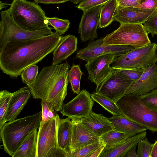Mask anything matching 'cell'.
<instances>
[{
    "instance_id": "obj_16",
    "label": "cell",
    "mask_w": 157,
    "mask_h": 157,
    "mask_svg": "<svg viewBox=\"0 0 157 157\" xmlns=\"http://www.w3.org/2000/svg\"><path fill=\"white\" fill-rule=\"evenodd\" d=\"M156 89L157 65L155 64L145 69L140 78L131 86L125 94L140 96Z\"/></svg>"
},
{
    "instance_id": "obj_34",
    "label": "cell",
    "mask_w": 157,
    "mask_h": 157,
    "mask_svg": "<svg viewBox=\"0 0 157 157\" xmlns=\"http://www.w3.org/2000/svg\"><path fill=\"white\" fill-rule=\"evenodd\" d=\"M144 103L150 108L157 111V89L140 96Z\"/></svg>"
},
{
    "instance_id": "obj_35",
    "label": "cell",
    "mask_w": 157,
    "mask_h": 157,
    "mask_svg": "<svg viewBox=\"0 0 157 157\" xmlns=\"http://www.w3.org/2000/svg\"><path fill=\"white\" fill-rule=\"evenodd\" d=\"M116 69L117 71L128 79L135 82L141 76L145 69Z\"/></svg>"
},
{
    "instance_id": "obj_11",
    "label": "cell",
    "mask_w": 157,
    "mask_h": 157,
    "mask_svg": "<svg viewBox=\"0 0 157 157\" xmlns=\"http://www.w3.org/2000/svg\"><path fill=\"white\" fill-rule=\"evenodd\" d=\"M109 77L96 88V92L116 102L124 95L134 82L120 73L116 69Z\"/></svg>"
},
{
    "instance_id": "obj_14",
    "label": "cell",
    "mask_w": 157,
    "mask_h": 157,
    "mask_svg": "<svg viewBox=\"0 0 157 157\" xmlns=\"http://www.w3.org/2000/svg\"><path fill=\"white\" fill-rule=\"evenodd\" d=\"M104 4L83 11L78 29V33L83 42L98 37L97 29L99 25L101 9Z\"/></svg>"
},
{
    "instance_id": "obj_45",
    "label": "cell",
    "mask_w": 157,
    "mask_h": 157,
    "mask_svg": "<svg viewBox=\"0 0 157 157\" xmlns=\"http://www.w3.org/2000/svg\"><path fill=\"white\" fill-rule=\"evenodd\" d=\"M7 5H10L6 2H3L2 1L0 2V10L6 7V6Z\"/></svg>"
},
{
    "instance_id": "obj_2",
    "label": "cell",
    "mask_w": 157,
    "mask_h": 157,
    "mask_svg": "<svg viewBox=\"0 0 157 157\" xmlns=\"http://www.w3.org/2000/svg\"><path fill=\"white\" fill-rule=\"evenodd\" d=\"M70 65L66 62L44 67L33 84L27 85L33 97L45 100L56 111H60L67 94Z\"/></svg>"
},
{
    "instance_id": "obj_3",
    "label": "cell",
    "mask_w": 157,
    "mask_h": 157,
    "mask_svg": "<svg viewBox=\"0 0 157 157\" xmlns=\"http://www.w3.org/2000/svg\"><path fill=\"white\" fill-rule=\"evenodd\" d=\"M41 111L6 123L0 129L4 151L13 156L23 141L34 130L39 129Z\"/></svg>"
},
{
    "instance_id": "obj_20",
    "label": "cell",
    "mask_w": 157,
    "mask_h": 157,
    "mask_svg": "<svg viewBox=\"0 0 157 157\" xmlns=\"http://www.w3.org/2000/svg\"><path fill=\"white\" fill-rule=\"evenodd\" d=\"M81 123L95 135L100 137L103 134L114 129L111 122L102 114L92 111L87 116L80 119Z\"/></svg>"
},
{
    "instance_id": "obj_26",
    "label": "cell",
    "mask_w": 157,
    "mask_h": 157,
    "mask_svg": "<svg viewBox=\"0 0 157 157\" xmlns=\"http://www.w3.org/2000/svg\"><path fill=\"white\" fill-rule=\"evenodd\" d=\"M91 97L94 101L99 104L113 115H122L116 103L112 100L97 92L92 94Z\"/></svg>"
},
{
    "instance_id": "obj_42",
    "label": "cell",
    "mask_w": 157,
    "mask_h": 157,
    "mask_svg": "<svg viewBox=\"0 0 157 157\" xmlns=\"http://www.w3.org/2000/svg\"><path fill=\"white\" fill-rule=\"evenodd\" d=\"M105 146V145L103 143V144L97 150L89 155L88 157H100Z\"/></svg>"
},
{
    "instance_id": "obj_38",
    "label": "cell",
    "mask_w": 157,
    "mask_h": 157,
    "mask_svg": "<svg viewBox=\"0 0 157 157\" xmlns=\"http://www.w3.org/2000/svg\"><path fill=\"white\" fill-rule=\"evenodd\" d=\"M41 105L42 107L41 119L39 129L41 128L45 123L51 120L49 117L48 113L50 109H53L50 108L43 99H41Z\"/></svg>"
},
{
    "instance_id": "obj_10",
    "label": "cell",
    "mask_w": 157,
    "mask_h": 157,
    "mask_svg": "<svg viewBox=\"0 0 157 157\" xmlns=\"http://www.w3.org/2000/svg\"><path fill=\"white\" fill-rule=\"evenodd\" d=\"M118 56L113 53L103 55L91 59L85 65L88 79L96 84V88L115 71L110 65Z\"/></svg>"
},
{
    "instance_id": "obj_27",
    "label": "cell",
    "mask_w": 157,
    "mask_h": 157,
    "mask_svg": "<svg viewBox=\"0 0 157 157\" xmlns=\"http://www.w3.org/2000/svg\"><path fill=\"white\" fill-rule=\"evenodd\" d=\"M131 137L128 135L113 129L103 134L100 137V141L109 146L121 142Z\"/></svg>"
},
{
    "instance_id": "obj_18",
    "label": "cell",
    "mask_w": 157,
    "mask_h": 157,
    "mask_svg": "<svg viewBox=\"0 0 157 157\" xmlns=\"http://www.w3.org/2000/svg\"><path fill=\"white\" fill-rule=\"evenodd\" d=\"M31 92L28 87L20 88L12 93L5 117V121L15 120L30 98Z\"/></svg>"
},
{
    "instance_id": "obj_9",
    "label": "cell",
    "mask_w": 157,
    "mask_h": 157,
    "mask_svg": "<svg viewBox=\"0 0 157 157\" xmlns=\"http://www.w3.org/2000/svg\"><path fill=\"white\" fill-rule=\"evenodd\" d=\"M57 115L45 123L39 129L36 157H68L67 153L58 147L57 136Z\"/></svg>"
},
{
    "instance_id": "obj_41",
    "label": "cell",
    "mask_w": 157,
    "mask_h": 157,
    "mask_svg": "<svg viewBox=\"0 0 157 157\" xmlns=\"http://www.w3.org/2000/svg\"><path fill=\"white\" fill-rule=\"evenodd\" d=\"M37 3H42L45 4H59L63 3L70 0H33Z\"/></svg>"
},
{
    "instance_id": "obj_21",
    "label": "cell",
    "mask_w": 157,
    "mask_h": 157,
    "mask_svg": "<svg viewBox=\"0 0 157 157\" xmlns=\"http://www.w3.org/2000/svg\"><path fill=\"white\" fill-rule=\"evenodd\" d=\"M78 39L74 35L69 34L62 37L57 47L53 52L52 65H58L76 51Z\"/></svg>"
},
{
    "instance_id": "obj_44",
    "label": "cell",
    "mask_w": 157,
    "mask_h": 157,
    "mask_svg": "<svg viewBox=\"0 0 157 157\" xmlns=\"http://www.w3.org/2000/svg\"><path fill=\"white\" fill-rule=\"evenodd\" d=\"M151 157H157V140L155 141V143L153 144Z\"/></svg>"
},
{
    "instance_id": "obj_15",
    "label": "cell",
    "mask_w": 157,
    "mask_h": 157,
    "mask_svg": "<svg viewBox=\"0 0 157 157\" xmlns=\"http://www.w3.org/2000/svg\"><path fill=\"white\" fill-rule=\"evenodd\" d=\"M157 9H146L133 7L117 6L114 13V20L120 24H143Z\"/></svg>"
},
{
    "instance_id": "obj_40",
    "label": "cell",
    "mask_w": 157,
    "mask_h": 157,
    "mask_svg": "<svg viewBox=\"0 0 157 157\" xmlns=\"http://www.w3.org/2000/svg\"><path fill=\"white\" fill-rule=\"evenodd\" d=\"M117 6L135 7L139 5L142 0H116Z\"/></svg>"
},
{
    "instance_id": "obj_39",
    "label": "cell",
    "mask_w": 157,
    "mask_h": 157,
    "mask_svg": "<svg viewBox=\"0 0 157 157\" xmlns=\"http://www.w3.org/2000/svg\"><path fill=\"white\" fill-rule=\"evenodd\" d=\"M136 7L146 9L157 8V0H142Z\"/></svg>"
},
{
    "instance_id": "obj_22",
    "label": "cell",
    "mask_w": 157,
    "mask_h": 157,
    "mask_svg": "<svg viewBox=\"0 0 157 157\" xmlns=\"http://www.w3.org/2000/svg\"><path fill=\"white\" fill-rule=\"evenodd\" d=\"M72 123L71 117L60 119L57 115V141L58 147L66 151L70 157L71 153V145Z\"/></svg>"
},
{
    "instance_id": "obj_36",
    "label": "cell",
    "mask_w": 157,
    "mask_h": 157,
    "mask_svg": "<svg viewBox=\"0 0 157 157\" xmlns=\"http://www.w3.org/2000/svg\"><path fill=\"white\" fill-rule=\"evenodd\" d=\"M143 24L147 33H150L152 37L157 35V9Z\"/></svg>"
},
{
    "instance_id": "obj_46",
    "label": "cell",
    "mask_w": 157,
    "mask_h": 157,
    "mask_svg": "<svg viewBox=\"0 0 157 157\" xmlns=\"http://www.w3.org/2000/svg\"><path fill=\"white\" fill-rule=\"evenodd\" d=\"M83 0H70L71 2L75 5L79 4Z\"/></svg>"
},
{
    "instance_id": "obj_31",
    "label": "cell",
    "mask_w": 157,
    "mask_h": 157,
    "mask_svg": "<svg viewBox=\"0 0 157 157\" xmlns=\"http://www.w3.org/2000/svg\"><path fill=\"white\" fill-rule=\"evenodd\" d=\"M103 144L99 141L76 149L71 152L70 157H88Z\"/></svg>"
},
{
    "instance_id": "obj_1",
    "label": "cell",
    "mask_w": 157,
    "mask_h": 157,
    "mask_svg": "<svg viewBox=\"0 0 157 157\" xmlns=\"http://www.w3.org/2000/svg\"><path fill=\"white\" fill-rule=\"evenodd\" d=\"M62 37L55 32L38 38L7 42L0 49L1 70L11 78H17L25 68L53 52Z\"/></svg>"
},
{
    "instance_id": "obj_17",
    "label": "cell",
    "mask_w": 157,
    "mask_h": 157,
    "mask_svg": "<svg viewBox=\"0 0 157 157\" xmlns=\"http://www.w3.org/2000/svg\"><path fill=\"white\" fill-rule=\"evenodd\" d=\"M71 118L72 123L71 153L76 149L100 141V137L84 125L80 118Z\"/></svg>"
},
{
    "instance_id": "obj_37",
    "label": "cell",
    "mask_w": 157,
    "mask_h": 157,
    "mask_svg": "<svg viewBox=\"0 0 157 157\" xmlns=\"http://www.w3.org/2000/svg\"><path fill=\"white\" fill-rule=\"evenodd\" d=\"M110 0H83L75 6L83 11L96 6L103 4Z\"/></svg>"
},
{
    "instance_id": "obj_30",
    "label": "cell",
    "mask_w": 157,
    "mask_h": 157,
    "mask_svg": "<svg viewBox=\"0 0 157 157\" xmlns=\"http://www.w3.org/2000/svg\"><path fill=\"white\" fill-rule=\"evenodd\" d=\"M48 25L52 26L56 32L62 36L70 27V22L68 20L63 19L57 17H47Z\"/></svg>"
},
{
    "instance_id": "obj_19",
    "label": "cell",
    "mask_w": 157,
    "mask_h": 157,
    "mask_svg": "<svg viewBox=\"0 0 157 157\" xmlns=\"http://www.w3.org/2000/svg\"><path fill=\"white\" fill-rule=\"evenodd\" d=\"M146 131L128 137L117 144L105 146L100 157H124L127 151L138 142L146 137Z\"/></svg>"
},
{
    "instance_id": "obj_25",
    "label": "cell",
    "mask_w": 157,
    "mask_h": 157,
    "mask_svg": "<svg viewBox=\"0 0 157 157\" xmlns=\"http://www.w3.org/2000/svg\"><path fill=\"white\" fill-rule=\"evenodd\" d=\"M117 6L116 0H110L101 8L99 18V28H105L114 21V15Z\"/></svg>"
},
{
    "instance_id": "obj_13",
    "label": "cell",
    "mask_w": 157,
    "mask_h": 157,
    "mask_svg": "<svg viewBox=\"0 0 157 157\" xmlns=\"http://www.w3.org/2000/svg\"><path fill=\"white\" fill-rule=\"evenodd\" d=\"M94 104L90 94L83 90L73 99L63 105L60 112L63 116L81 119L89 114Z\"/></svg>"
},
{
    "instance_id": "obj_7",
    "label": "cell",
    "mask_w": 157,
    "mask_h": 157,
    "mask_svg": "<svg viewBox=\"0 0 157 157\" xmlns=\"http://www.w3.org/2000/svg\"><path fill=\"white\" fill-rule=\"evenodd\" d=\"M157 62V44L153 43L135 48L117 57L112 63L111 67L117 69H145Z\"/></svg>"
},
{
    "instance_id": "obj_33",
    "label": "cell",
    "mask_w": 157,
    "mask_h": 157,
    "mask_svg": "<svg viewBox=\"0 0 157 157\" xmlns=\"http://www.w3.org/2000/svg\"><path fill=\"white\" fill-rule=\"evenodd\" d=\"M137 145L136 152L137 157H151L153 144L150 143L145 137L140 141Z\"/></svg>"
},
{
    "instance_id": "obj_43",
    "label": "cell",
    "mask_w": 157,
    "mask_h": 157,
    "mask_svg": "<svg viewBox=\"0 0 157 157\" xmlns=\"http://www.w3.org/2000/svg\"><path fill=\"white\" fill-rule=\"evenodd\" d=\"M134 146L131 148L126 153L124 157H137L136 149V146Z\"/></svg>"
},
{
    "instance_id": "obj_29",
    "label": "cell",
    "mask_w": 157,
    "mask_h": 157,
    "mask_svg": "<svg viewBox=\"0 0 157 157\" xmlns=\"http://www.w3.org/2000/svg\"><path fill=\"white\" fill-rule=\"evenodd\" d=\"M12 93L3 90L0 92V129L6 123L5 117Z\"/></svg>"
},
{
    "instance_id": "obj_6",
    "label": "cell",
    "mask_w": 157,
    "mask_h": 157,
    "mask_svg": "<svg viewBox=\"0 0 157 157\" xmlns=\"http://www.w3.org/2000/svg\"><path fill=\"white\" fill-rule=\"evenodd\" d=\"M151 43L148 33L143 24L122 23L117 29L103 37V44L136 48Z\"/></svg>"
},
{
    "instance_id": "obj_32",
    "label": "cell",
    "mask_w": 157,
    "mask_h": 157,
    "mask_svg": "<svg viewBox=\"0 0 157 157\" xmlns=\"http://www.w3.org/2000/svg\"><path fill=\"white\" fill-rule=\"evenodd\" d=\"M38 72V67L36 64L25 68L21 75L23 82L27 85L33 84L36 80Z\"/></svg>"
},
{
    "instance_id": "obj_5",
    "label": "cell",
    "mask_w": 157,
    "mask_h": 157,
    "mask_svg": "<svg viewBox=\"0 0 157 157\" xmlns=\"http://www.w3.org/2000/svg\"><path fill=\"white\" fill-rule=\"evenodd\" d=\"M116 103L122 115L147 129L157 132V111L146 105L140 96L125 94Z\"/></svg>"
},
{
    "instance_id": "obj_28",
    "label": "cell",
    "mask_w": 157,
    "mask_h": 157,
    "mask_svg": "<svg viewBox=\"0 0 157 157\" xmlns=\"http://www.w3.org/2000/svg\"><path fill=\"white\" fill-rule=\"evenodd\" d=\"M83 73L79 65L73 64L69 71L68 79L74 93L78 94L80 92V84Z\"/></svg>"
},
{
    "instance_id": "obj_12",
    "label": "cell",
    "mask_w": 157,
    "mask_h": 157,
    "mask_svg": "<svg viewBox=\"0 0 157 157\" xmlns=\"http://www.w3.org/2000/svg\"><path fill=\"white\" fill-rule=\"evenodd\" d=\"M103 37L89 42L85 48L79 49L75 58L87 62L91 59L103 55L113 53L119 56L124 54L135 48L129 46L104 45Z\"/></svg>"
},
{
    "instance_id": "obj_4",
    "label": "cell",
    "mask_w": 157,
    "mask_h": 157,
    "mask_svg": "<svg viewBox=\"0 0 157 157\" xmlns=\"http://www.w3.org/2000/svg\"><path fill=\"white\" fill-rule=\"evenodd\" d=\"M8 9L13 21L24 29L36 31L48 26L45 12L35 2L13 0Z\"/></svg>"
},
{
    "instance_id": "obj_24",
    "label": "cell",
    "mask_w": 157,
    "mask_h": 157,
    "mask_svg": "<svg viewBox=\"0 0 157 157\" xmlns=\"http://www.w3.org/2000/svg\"><path fill=\"white\" fill-rule=\"evenodd\" d=\"M38 132L33 131L21 144L12 157H36Z\"/></svg>"
},
{
    "instance_id": "obj_23",
    "label": "cell",
    "mask_w": 157,
    "mask_h": 157,
    "mask_svg": "<svg viewBox=\"0 0 157 157\" xmlns=\"http://www.w3.org/2000/svg\"><path fill=\"white\" fill-rule=\"evenodd\" d=\"M108 118L112 123L114 129L131 136L146 131L147 130L145 127L132 121L122 115H113Z\"/></svg>"
},
{
    "instance_id": "obj_8",
    "label": "cell",
    "mask_w": 157,
    "mask_h": 157,
    "mask_svg": "<svg viewBox=\"0 0 157 157\" xmlns=\"http://www.w3.org/2000/svg\"><path fill=\"white\" fill-rule=\"evenodd\" d=\"M0 49L8 42L20 41L36 39L52 33V28L48 26L40 30L30 31L18 26L13 21L9 9L1 12Z\"/></svg>"
}]
</instances>
